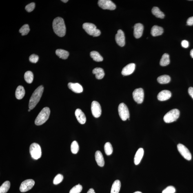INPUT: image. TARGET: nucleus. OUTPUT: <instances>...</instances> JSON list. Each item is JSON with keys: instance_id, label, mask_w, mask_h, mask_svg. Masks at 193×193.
Returning <instances> with one entry per match:
<instances>
[{"instance_id": "f257e3e1", "label": "nucleus", "mask_w": 193, "mask_h": 193, "mask_svg": "<svg viewBox=\"0 0 193 193\" xmlns=\"http://www.w3.org/2000/svg\"><path fill=\"white\" fill-rule=\"evenodd\" d=\"M53 28L55 34L59 37H63L66 33V27L62 18H56L53 22Z\"/></svg>"}, {"instance_id": "f03ea898", "label": "nucleus", "mask_w": 193, "mask_h": 193, "mask_svg": "<svg viewBox=\"0 0 193 193\" xmlns=\"http://www.w3.org/2000/svg\"><path fill=\"white\" fill-rule=\"evenodd\" d=\"M44 87L40 85L34 91L29 101V108L32 110L36 106L40 101L43 93Z\"/></svg>"}, {"instance_id": "7ed1b4c3", "label": "nucleus", "mask_w": 193, "mask_h": 193, "mask_svg": "<svg viewBox=\"0 0 193 193\" xmlns=\"http://www.w3.org/2000/svg\"><path fill=\"white\" fill-rule=\"evenodd\" d=\"M50 112V109L48 107L44 108L36 118L35 124L37 125H40L45 123L48 119Z\"/></svg>"}, {"instance_id": "20e7f679", "label": "nucleus", "mask_w": 193, "mask_h": 193, "mask_svg": "<svg viewBox=\"0 0 193 193\" xmlns=\"http://www.w3.org/2000/svg\"><path fill=\"white\" fill-rule=\"evenodd\" d=\"M83 28L87 34L94 37H98L101 34L100 30L96 28V25L93 24L85 23L83 25Z\"/></svg>"}, {"instance_id": "39448f33", "label": "nucleus", "mask_w": 193, "mask_h": 193, "mask_svg": "<svg viewBox=\"0 0 193 193\" xmlns=\"http://www.w3.org/2000/svg\"><path fill=\"white\" fill-rule=\"evenodd\" d=\"M180 112L177 109H173L167 112L163 117V120L166 123H172L175 121L179 118Z\"/></svg>"}, {"instance_id": "423d86ee", "label": "nucleus", "mask_w": 193, "mask_h": 193, "mask_svg": "<svg viewBox=\"0 0 193 193\" xmlns=\"http://www.w3.org/2000/svg\"><path fill=\"white\" fill-rule=\"evenodd\" d=\"M30 152L32 157L34 160H37L41 157L42 151L41 147L38 144L34 143L30 145Z\"/></svg>"}, {"instance_id": "0eeeda50", "label": "nucleus", "mask_w": 193, "mask_h": 193, "mask_svg": "<svg viewBox=\"0 0 193 193\" xmlns=\"http://www.w3.org/2000/svg\"><path fill=\"white\" fill-rule=\"evenodd\" d=\"M118 111L120 117L123 121H126L130 118V113L128 107L125 103H122L120 104L118 107Z\"/></svg>"}, {"instance_id": "6e6552de", "label": "nucleus", "mask_w": 193, "mask_h": 193, "mask_svg": "<svg viewBox=\"0 0 193 193\" xmlns=\"http://www.w3.org/2000/svg\"><path fill=\"white\" fill-rule=\"evenodd\" d=\"M99 6L103 10H114L116 8V5L110 0H99L98 1Z\"/></svg>"}, {"instance_id": "1a4fd4ad", "label": "nucleus", "mask_w": 193, "mask_h": 193, "mask_svg": "<svg viewBox=\"0 0 193 193\" xmlns=\"http://www.w3.org/2000/svg\"><path fill=\"white\" fill-rule=\"evenodd\" d=\"M35 184V182L33 180L28 179L25 180L21 184L20 187V192H24L31 189Z\"/></svg>"}, {"instance_id": "9d476101", "label": "nucleus", "mask_w": 193, "mask_h": 193, "mask_svg": "<svg viewBox=\"0 0 193 193\" xmlns=\"http://www.w3.org/2000/svg\"><path fill=\"white\" fill-rule=\"evenodd\" d=\"M133 97L134 101L138 104L143 103L144 97V93L143 89L139 88L134 90L133 92Z\"/></svg>"}, {"instance_id": "9b49d317", "label": "nucleus", "mask_w": 193, "mask_h": 193, "mask_svg": "<svg viewBox=\"0 0 193 193\" xmlns=\"http://www.w3.org/2000/svg\"><path fill=\"white\" fill-rule=\"evenodd\" d=\"M178 151L183 157L189 161L192 159V156L190 151L184 145L182 144H178L177 145Z\"/></svg>"}, {"instance_id": "f8f14e48", "label": "nucleus", "mask_w": 193, "mask_h": 193, "mask_svg": "<svg viewBox=\"0 0 193 193\" xmlns=\"http://www.w3.org/2000/svg\"><path fill=\"white\" fill-rule=\"evenodd\" d=\"M91 111L92 115L95 118L99 117L102 113L101 105L98 102L94 101L91 104Z\"/></svg>"}, {"instance_id": "ddd939ff", "label": "nucleus", "mask_w": 193, "mask_h": 193, "mask_svg": "<svg viewBox=\"0 0 193 193\" xmlns=\"http://www.w3.org/2000/svg\"><path fill=\"white\" fill-rule=\"evenodd\" d=\"M115 40L118 45L123 47L125 44V38L124 33L122 30H118L117 33L116 35Z\"/></svg>"}, {"instance_id": "4468645a", "label": "nucleus", "mask_w": 193, "mask_h": 193, "mask_svg": "<svg viewBox=\"0 0 193 193\" xmlns=\"http://www.w3.org/2000/svg\"><path fill=\"white\" fill-rule=\"evenodd\" d=\"M136 65L135 64L131 63L129 64L124 67L122 71V74L124 76H127L132 74L135 70Z\"/></svg>"}, {"instance_id": "2eb2a0df", "label": "nucleus", "mask_w": 193, "mask_h": 193, "mask_svg": "<svg viewBox=\"0 0 193 193\" xmlns=\"http://www.w3.org/2000/svg\"><path fill=\"white\" fill-rule=\"evenodd\" d=\"M143 26L142 24H136L134 26V37L137 39H139L143 35Z\"/></svg>"}, {"instance_id": "dca6fc26", "label": "nucleus", "mask_w": 193, "mask_h": 193, "mask_svg": "<svg viewBox=\"0 0 193 193\" xmlns=\"http://www.w3.org/2000/svg\"><path fill=\"white\" fill-rule=\"evenodd\" d=\"M171 95V93L170 91L167 90H163L158 94L157 98L160 101H165L170 99Z\"/></svg>"}, {"instance_id": "f3484780", "label": "nucleus", "mask_w": 193, "mask_h": 193, "mask_svg": "<svg viewBox=\"0 0 193 193\" xmlns=\"http://www.w3.org/2000/svg\"><path fill=\"white\" fill-rule=\"evenodd\" d=\"M75 116L79 122L81 124H84L86 121L85 114L80 109H77L75 111Z\"/></svg>"}, {"instance_id": "a211bd4d", "label": "nucleus", "mask_w": 193, "mask_h": 193, "mask_svg": "<svg viewBox=\"0 0 193 193\" xmlns=\"http://www.w3.org/2000/svg\"><path fill=\"white\" fill-rule=\"evenodd\" d=\"M68 86L69 89L76 93H81L83 92V87L79 83H69Z\"/></svg>"}, {"instance_id": "6ab92c4d", "label": "nucleus", "mask_w": 193, "mask_h": 193, "mask_svg": "<svg viewBox=\"0 0 193 193\" xmlns=\"http://www.w3.org/2000/svg\"><path fill=\"white\" fill-rule=\"evenodd\" d=\"M96 161L99 166L102 167L105 165V161L103 156L100 151H97L95 153Z\"/></svg>"}, {"instance_id": "aec40b11", "label": "nucleus", "mask_w": 193, "mask_h": 193, "mask_svg": "<svg viewBox=\"0 0 193 193\" xmlns=\"http://www.w3.org/2000/svg\"><path fill=\"white\" fill-rule=\"evenodd\" d=\"M144 150L143 148H140L137 151L134 157V163L138 165L141 162L144 154Z\"/></svg>"}, {"instance_id": "412c9836", "label": "nucleus", "mask_w": 193, "mask_h": 193, "mask_svg": "<svg viewBox=\"0 0 193 193\" xmlns=\"http://www.w3.org/2000/svg\"><path fill=\"white\" fill-rule=\"evenodd\" d=\"M163 28L156 25H154L151 30V34L154 37L161 35L163 34Z\"/></svg>"}, {"instance_id": "4be33fe9", "label": "nucleus", "mask_w": 193, "mask_h": 193, "mask_svg": "<svg viewBox=\"0 0 193 193\" xmlns=\"http://www.w3.org/2000/svg\"><path fill=\"white\" fill-rule=\"evenodd\" d=\"M93 73L95 74L96 77L98 79H101L104 77L105 73L102 68H96L93 70Z\"/></svg>"}, {"instance_id": "5701e85b", "label": "nucleus", "mask_w": 193, "mask_h": 193, "mask_svg": "<svg viewBox=\"0 0 193 193\" xmlns=\"http://www.w3.org/2000/svg\"><path fill=\"white\" fill-rule=\"evenodd\" d=\"M16 96L18 99H22L25 94V91L22 85L18 86L16 91Z\"/></svg>"}, {"instance_id": "b1692460", "label": "nucleus", "mask_w": 193, "mask_h": 193, "mask_svg": "<svg viewBox=\"0 0 193 193\" xmlns=\"http://www.w3.org/2000/svg\"><path fill=\"white\" fill-rule=\"evenodd\" d=\"M56 54L58 57L63 59H67L69 56V53L68 51L62 49H57L56 50Z\"/></svg>"}, {"instance_id": "393cba45", "label": "nucleus", "mask_w": 193, "mask_h": 193, "mask_svg": "<svg viewBox=\"0 0 193 193\" xmlns=\"http://www.w3.org/2000/svg\"><path fill=\"white\" fill-rule=\"evenodd\" d=\"M121 187V182L119 180H116L113 183L111 193H119Z\"/></svg>"}, {"instance_id": "a878e982", "label": "nucleus", "mask_w": 193, "mask_h": 193, "mask_svg": "<svg viewBox=\"0 0 193 193\" xmlns=\"http://www.w3.org/2000/svg\"><path fill=\"white\" fill-rule=\"evenodd\" d=\"M170 63V58L168 54H163L160 61V65L162 66H166Z\"/></svg>"}, {"instance_id": "bb28decb", "label": "nucleus", "mask_w": 193, "mask_h": 193, "mask_svg": "<svg viewBox=\"0 0 193 193\" xmlns=\"http://www.w3.org/2000/svg\"><path fill=\"white\" fill-rule=\"evenodd\" d=\"M152 12L154 15L156 17L163 19L165 17V14L161 12L160 9L157 7H154L152 9Z\"/></svg>"}, {"instance_id": "cd10ccee", "label": "nucleus", "mask_w": 193, "mask_h": 193, "mask_svg": "<svg viewBox=\"0 0 193 193\" xmlns=\"http://www.w3.org/2000/svg\"><path fill=\"white\" fill-rule=\"evenodd\" d=\"M157 81L158 83L161 84H165L168 83L171 81V78L168 75H164L159 76L157 78Z\"/></svg>"}, {"instance_id": "c85d7f7f", "label": "nucleus", "mask_w": 193, "mask_h": 193, "mask_svg": "<svg viewBox=\"0 0 193 193\" xmlns=\"http://www.w3.org/2000/svg\"><path fill=\"white\" fill-rule=\"evenodd\" d=\"M90 56L94 61L99 62L103 61V58L99 53L96 51H93L90 53Z\"/></svg>"}, {"instance_id": "c756f323", "label": "nucleus", "mask_w": 193, "mask_h": 193, "mask_svg": "<svg viewBox=\"0 0 193 193\" xmlns=\"http://www.w3.org/2000/svg\"><path fill=\"white\" fill-rule=\"evenodd\" d=\"M10 182L6 181L3 183L0 187V193H6L10 189Z\"/></svg>"}, {"instance_id": "7c9ffc66", "label": "nucleus", "mask_w": 193, "mask_h": 193, "mask_svg": "<svg viewBox=\"0 0 193 193\" xmlns=\"http://www.w3.org/2000/svg\"><path fill=\"white\" fill-rule=\"evenodd\" d=\"M33 74L32 72L28 71L25 73L24 75V79L27 83L30 84L33 80Z\"/></svg>"}, {"instance_id": "2f4dec72", "label": "nucleus", "mask_w": 193, "mask_h": 193, "mask_svg": "<svg viewBox=\"0 0 193 193\" xmlns=\"http://www.w3.org/2000/svg\"><path fill=\"white\" fill-rule=\"evenodd\" d=\"M104 150L105 154L108 156L111 154L113 151V148L112 145L108 142L105 143L104 146Z\"/></svg>"}, {"instance_id": "473e14b6", "label": "nucleus", "mask_w": 193, "mask_h": 193, "mask_svg": "<svg viewBox=\"0 0 193 193\" xmlns=\"http://www.w3.org/2000/svg\"><path fill=\"white\" fill-rule=\"evenodd\" d=\"M30 29L29 25L27 24H25L23 25L22 27L20 29L19 32L21 33L22 36H25L28 34L30 32Z\"/></svg>"}, {"instance_id": "72a5a7b5", "label": "nucleus", "mask_w": 193, "mask_h": 193, "mask_svg": "<svg viewBox=\"0 0 193 193\" xmlns=\"http://www.w3.org/2000/svg\"><path fill=\"white\" fill-rule=\"evenodd\" d=\"M71 148L73 154H76L77 153L79 150V146L77 141H74L72 142Z\"/></svg>"}, {"instance_id": "f704fd0d", "label": "nucleus", "mask_w": 193, "mask_h": 193, "mask_svg": "<svg viewBox=\"0 0 193 193\" xmlns=\"http://www.w3.org/2000/svg\"><path fill=\"white\" fill-rule=\"evenodd\" d=\"M82 190V187L79 184L75 186L71 189L69 193H80Z\"/></svg>"}, {"instance_id": "c9c22d12", "label": "nucleus", "mask_w": 193, "mask_h": 193, "mask_svg": "<svg viewBox=\"0 0 193 193\" xmlns=\"http://www.w3.org/2000/svg\"><path fill=\"white\" fill-rule=\"evenodd\" d=\"M63 176L62 175L58 174L54 178L53 183L54 185H57L62 181Z\"/></svg>"}, {"instance_id": "e433bc0d", "label": "nucleus", "mask_w": 193, "mask_h": 193, "mask_svg": "<svg viewBox=\"0 0 193 193\" xmlns=\"http://www.w3.org/2000/svg\"><path fill=\"white\" fill-rule=\"evenodd\" d=\"M176 192V189L174 186H169L166 187L163 191L162 193H174Z\"/></svg>"}, {"instance_id": "4c0bfd02", "label": "nucleus", "mask_w": 193, "mask_h": 193, "mask_svg": "<svg viewBox=\"0 0 193 193\" xmlns=\"http://www.w3.org/2000/svg\"><path fill=\"white\" fill-rule=\"evenodd\" d=\"M35 4L34 3H31L26 5L25 7V10L27 12H30L33 11L35 8Z\"/></svg>"}, {"instance_id": "58836bf2", "label": "nucleus", "mask_w": 193, "mask_h": 193, "mask_svg": "<svg viewBox=\"0 0 193 193\" xmlns=\"http://www.w3.org/2000/svg\"><path fill=\"white\" fill-rule=\"evenodd\" d=\"M39 60V57L35 54H33L29 57V60L31 62L33 63H36Z\"/></svg>"}, {"instance_id": "ea45409f", "label": "nucleus", "mask_w": 193, "mask_h": 193, "mask_svg": "<svg viewBox=\"0 0 193 193\" xmlns=\"http://www.w3.org/2000/svg\"><path fill=\"white\" fill-rule=\"evenodd\" d=\"M181 45L183 48H187L189 46V42L186 40H183L182 41Z\"/></svg>"}, {"instance_id": "a19ab883", "label": "nucleus", "mask_w": 193, "mask_h": 193, "mask_svg": "<svg viewBox=\"0 0 193 193\" xmlns=\"http://www.w3.org/2000/svg\"><path fill=\"white\" fill-rule=\"evenodd\" d=\"M187 25L190 26L193 25V17L189 18L187 20Z\"/></svg>"}, {"instance_id": "79ce46f5", "label": "nucleus", "mask_w": 193, "mask_h": 193, "mask_svg": "<svg viewBox=\"0 0 193 193\" xmlns=\"http://www.w3.org/2000/svg\"><path fill=\"white\" fill-rule=\"evenodd\" d=\"M188 92L191 97L193 99V88L192 87H190V88H189L188 90Z\"/></svg>"}, {"instance_id": "37998d69", "label": "nucleus", "mask_w": 193, "mask_h": 193, "mask_svg": "<svg viewBox=\"0 0 193 193\" xmlns=\"http://www.w3.org/2000/svg\"><path fill=\"white\" fill-rule=\"evenodd\" d=\"M87 193H96L93 189H89L88 192Z\"/></svg>"}, {"instance_id": "c03bdc74", "label": "nucleus", "mask_w": 193, "mask_h": 193, "mask_svg": "<svg viewBox=\"0 0 193 193\" xmlns=\"http://www.w3.org/2000/svg\"><path fill=\"white\" fill-rule=\"evenodd\" d=\"M190 55L191 57L193 58V49H192V50H191Z\"/></svg>"}, {"instance_id": "a18cd8bd", "label": "nucleus", "mask_w": 193, "mask_h": 193, "mask_svg": "<svg viewBox=\"0 0 193 193\" xmlns=\"http://www.w3.org/2000/svg\"><path fill=\"white\" fill-rule=\"evenodd\" d=\"M61 1L65 3H66L68 1V0H62Z\"/></svg>"}, {"instance_id": "49530a36", "label": "nucleus", "mask_w": 193, "mask_h": 193, "mask_svg": "<svg viewBox=\"0 0 193 193\" xmlns=\"http://www.w3.org/2000/svg\"><path fill=\"white\" fill-rule=\"evenodd\" d=\"M134 193H142L140 192H134Z\"/></svg>"}, {"instance_id": "de8ad7c7", "label": "nucleus", "mask_w": 193, "mask_h": 193, "mask_svg": "<svg viewBox=\"0 0 193 193\" xmlns=\"http://www.w3.org/2000/svg\"><path fill=\"white\" fill-rule=\"evenodd\" d=\"M30 110H30V109H29V110H28V111H29V112H30Z\"/></svg>"}]
</instances>
